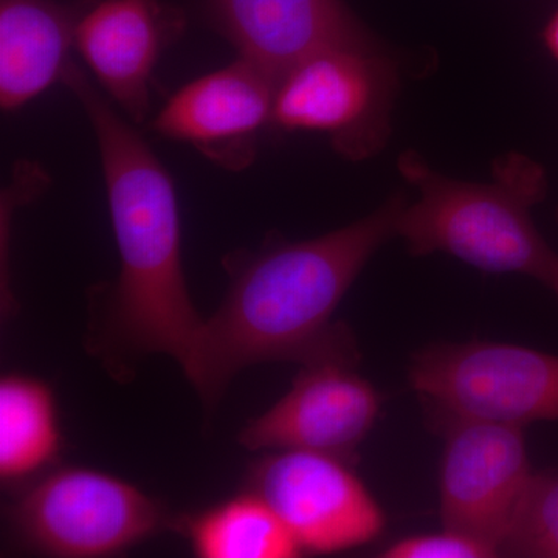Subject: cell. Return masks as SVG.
Masks as SVG:
<instances>
[{
  "mask_svg": "<svg viewBox=\"0 0 558 558\" xmlns=\"http://www.w3.org/2000/svg\"><path fill=\"white\" fill-rule=\"evenodd\" d=\"M405 204L398 193L343 229L314 240H270L229 256L226 299L205 319L183 369L208 410L248 366L359 359L351 330L332 317L374 253L396 236Z\"/></svg>",
  "mask_w": 558,
  "mask_h": 558,
  "instance_id": "6da1fadb",
  "label": "cell"
},
{
  "mask_svg": "<svg viewBox=\"0 0 558 558\" xmlns=\"http://www.w3.org/2000/svg\"><path fill=\"white\" fill-rule=\"evenodd\" d=\"M62 84L80 102L100 149L120 274L105 337L120 354H167L189 365L205 319L194 310L182 263L178 193L146 140L70 62Z\"/></svg>",
  "mask_w": 558,
  "mask_h": 558,
  "instance_id": "7a4b0ae2",
  "label": "cell"
},
{
  "mask_svg": "<svg viewBox=\"0 0 558 558\" xmlns=\"http://www.w3.org/2000/svg\"><path fill=\"white\" fill-rule=\"evenodd\" d=\"M400 175L417 190L396 222L411 255L447 253L487 274L537 279L558 301V253L539 234L532 208L548 193L545 168L523 154L499 157L487 183L450 179L414 150L399 157Z\"/></svg>",
  "mask_w": 558,
  "mask_h": 558,
  "instance_id": "3957f363",
  "label": "cell"
},
{
  "mask_svg": "<svg viewBox=\"0 0 558 558\" xmlns=\"http://www.w3.org/2000/svg\"><path fill=\"white\" fill-rule=\"evenodd\" d=\"M398 87L379 43L319 50L277 81L271 128L325 135L344 159L366 160L387 145Z\"/></svg>",
  "mask_w": 558,
  "mask_h": 558,
  "instance_id": "277c9868",
  "label": "cell"
},
{
  "mask_svg": "<svg viewBox=\"0 0 558 558\" xmlns=\"http://www.w3.org/2000/svg\"><path fill=\"white\" fill-rule=\"evenodd\" d=\"M411 388L436 424L472 418L524 427L558 421V355L497 341L422 349L409 369Z\"/></svg>",
  "mask_w": 558,
  "mask_h": 558,
  "instance_id": "5b68a950",
  "label": "cell"
},
{
  "mask_svg": "<svg viewBox=\"0 0 558 558\" xmlns=\"http://www.w3.org/2000/svg\"><path fill=\"white\" fill-rule=\"evenodd\" d=\"M27 548L51 557L117 556L156 534L163 509L126 481L86 468L54 470L10 506Z\"/></svg>",
  "mask_w": 558,
  "mask_h": 558,
  "instance_id": "8992f818",
  "label": "cell"
},
{
  "mask_svg": "<svg viewBox=\"0 0 558 558\" xmlns=\"http://www.w3.org/2000/svg\"><path fill=\"white\" fill-rule=\"evenodd\" d=\"M248 484L303 550L341 553L373 542L384 531V510L344 459L275 450L253 465Z\"/></svg>",
  "mask_w": 558,
  "mask_h": 558,
  "instance_id": "52a82bcc",
  "label": "cell"
},
{
  "mask_svg": "<svg viewBox=\"0 0 558 558\" xmlns=\"http://www.w3.org/2000/svg\"><path fill=\"white\" fill-rule=\"evenodd\" d=\"M439 427L446 435L440 465L444 527L480 539L501 556L535 475L523 427L472 418Z\"/></svg>",
  "mask_w": 558,
  "mask_h": 558,
  "instance_id": "ba28073f",
  "label": "cell"
},
{
  "mask_svg": "<svg viewBox=\"0 0 558 558\" xmlns=\"http://www.w3.org/2000/svg\"><path fill=\"white\" fill-rule=\"evenodd\" d=\"M355 360L306 363L288 395L250 418L240 444L247 450H303L351 459L376 424L381 400L354 371Z\"/></svg>",
  "mask_w": 558,
  "mask_h": 558,
  "instance_id": "9c48e42d",
  "label": "cell"
},
{
  "mask_svg": "<svg viewBox=\"0 0 558 558\" xmlns=\"http://www.w3.org/2000/svg\"><path fill=\"white\" fill-rule=\"evenodd\" d=\"M275 86L267 73L238 58L175 92L150 130L193 146L223 170H245L255 161L260 132L271 128Z\"/></svg>",
  "mask_w": 558,
  "mask_h": 558,
  "instance_id": "30bf717a",
  "label": "cell"
},
{
  "mask_svg": "<svg viewBox=\"0 0 558 558\" xmlns=\"http://www.w3.org/2000/svg\"><path fill=\"white\" fill-rule=\"evenodd\" d=\"M182 28L178 11L159 0H102L81 14L75 47L113 105L140 124L160 57Z\"/></svg>",
  "mask_w": 558,
  "mask_h": 558,
  "instance_id": "8fae6325",
  "label": "cell"
},
{
  "mask_svg": "<svg viewBox=\"0 0 558 558\" xmlns=\"http://www.w3.org/2000/svg\"><path fill=\"white\" fill-rule=\"evenodd\" d=\"M241 60L278 81L319 50L377 43L344 0H208Z\"/></svg>",
  "mask_w": 558,
  "mask_h": 558,
  "instance_id": "7c38bea8",
  "label": "cell"
},
{
  "mask_svg": "<svg viewBox=\"0 0 558 558\" xmlns=\"http://www.w3.org/2000/svg\"><path fill=\"white\" fill-rule=\"evenodd\" d=\"M84 10L53 0H0V106L5 112L24 108L62 81Z\"/></svg>",
  "mask_w": 558,
  "mask_h": 558,
  "instance_id": "4fadbf2b",
  "label": "cell"
},
{
  "mask_svg": "<svg viewBox=\"0 0 558 558\" xmlns=\"http://www.w3.org/2000/svg\"><path fill=\"white\" fill-rule=\"evenodd\" d=\"M57 400L46 381L24 374L0 380V480L32 478L61 450Z\"/></svg>",
  "mask_w": 558,
  "mask_h": 558,
  "instance_id": "5bb4252c",
  "label": "cell"
},
{
  "mask_svg": "<svg viewBox=\"0 0 558 558\" xmlns=\"http://www.w3.org/2000/svg\"><path fill=\"white\" fill-rule=\"evenodd\" d=\"M202 558H292L303 548L255 492L238 495L179 524Z\"/></svg>",
  "mask_w": 558,
  "mask_h": 558,
  "instance_id": "9a60e30c",
  "label": "cell"
},
{
  "mask_svg": "<svg viewBox=\"0 0 558 558\" xmlns=\"http://www.w3.org/2000/svg\"><path fill=\"white\" fill-rule=\"evenodd\" d=\"M499 554L558 558V472L535 473Z\"/></svg>",
  "mask_w": 558,
  "mask_h": 558,
  "instance_id": "2e32d148",
  "label": "cell"
},
{
  "mask_svg": "<svg viewBox=\"0 0 558 558\" xmlns=\"http://www.w3.org/2000/svg\"><path fill=\"white\" fill-rule=\"evenodd\" d=\"M384 558H490L497 550L480 539L444 527L439 534L413 535L392 543Z\"/></svg>",
  "mask_w": 558,
  "mask_h": 558,
  "instance_id": "e0dca14e",
  "label": "cell"
},
{
  "mask_svg": "<svg viewBox=\"0 0 558 558\" xmlns=\"http://www.w3.org/2000/svg\"><path fill=\"white\" fill-rule=\"evenodd\" d=\"M543 40H545L546 49L549 50V53L558 62V10L550 17L548 24H546L545 32H543Z\"/></svg>",
  "mask_w": 558,
  "mask_h": 558,
  "instance_id": "ac0fdd59",
  "label": "cell"
}]
</instances>
